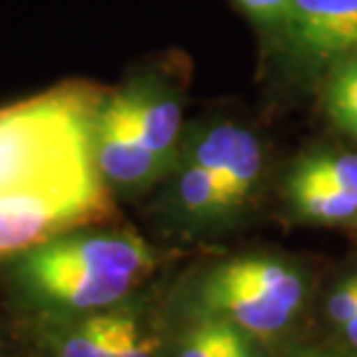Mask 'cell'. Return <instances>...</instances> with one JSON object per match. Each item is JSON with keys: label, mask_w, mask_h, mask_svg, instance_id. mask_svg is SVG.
Returning <instances> with one entry per match:
<instances>
[{"label": "cell", "mask_w": 357, "mask_h": 357, "mask_svg": "<svg viewBox=\"0 0 357 357\" xmlns=\"http://www.w3.org/2000/svg\"><path fill=\"white\" fill-rule=\"evenodd\" d=\"M102 100L73 82L0 109V262L112 216L93 153Z\"/></svg>", "instance_id": "1"}, {"label": "cell", "mask_w": 357, "mask_h": 357, "mask_svg": "<svg viewBox=\"0 0 357 357\" xmlns=\"http://www.w3.org/2000/svg\"><path fill=\"white\" fill-rule=\"evenodd\" d=\"M158 265L132 230L61 234L10 260V281L40 318H77L123 304Z\"/></svg>", "instance_id": "2"}, {"label": "cell", "mask_w": 357, "mask_h": 357, "mask_svg": "<svg viewBox=\"0 0 357 357\" xmlns=\"http://www.w3.org/2000/svg\"><path fill=\"white\" fill-rule=\"evenodd\" d=\"M306 283L299 271L267 255H241L218 262L199 278V316L223 318L251 337L281 332L302 309Z\"/></svg>", "instance_id": "3"}, {"label": "cell", "mask_w": 357, "mask_h": 357, "mask_svg": "<svg viewBox=\"0 0 357 357\" xmlns=\"http://www.w3.org/2000/svg\"><path fill=\"white\" fill-rule=\"evenodd\" d=\"M178 160L206 169L239 209L258 185L262 144L244 126L232 121H213L192 128L188 137L183 135Z\"/></svg>", "instance_id": "4"}, {"label": "cell", "mask_w": 357, "mask_h": 357, "mask_svg": "<svg viewBox=\"0 0 357 357\" xmlns=\"http://www.w3.org/2000/svg\"><path fill=\"white\" fill-rule=\"evenodd\" d=\"M93 153L107 188L123 195L146 190L172 169L142 142L114 96H105L98 109Z\"/></svg>", "instance_id": "5"}, {"label": "cell", "mask_w": 357, "mask_h": 357, "mask_svg": "<svg viewBox=\"0 0 357 357\" xmlns=\"http://www.w3.org/2000/svg\"><path fill=\"white\" fill-rule=\"evenodd\" d=\"M283 40L297 66L327 70L357 52V0H292Z\"/></svg>", "instance_id": "6"}, {"label": "cell", "mask_w": 357, "mask_h": 357, "mask_svg": "<svg viewBox=\"0 0 357 357\" xmlns=\"http://www.w3.org/2000/svg\"><path fill=\"white\" fill-rule=\"evenodd\" d=\"M112 96L142 142L174 169L183 142L181 100L176 93L155 77H137Z\"/></svg>", "instance_id": "7"}, {"label": "cell", "mask_w": 357, "mask_h": 357, "mask_svg": "<svg viewBox=\"0 0 357 357\" xmlns=\"http://www.w3.org/2000/svg\"><path fill=\"white\" fill-rule=\"evenodd\" d=\"M112 309L77 318H45L42 337H47L52 357H114Z\"/></svg>", "instance_id": "8"}, {"label": "cell", "mask_w": 357, "mask_h": 357, "mask_svg": "<svg viewBox=\"0 0 357 357\" xmlns=\"http://www.w3.org/2000/svg\"><path fill=\"white\" fill-rule=\"evenodd\" d=\"M174 169V204L183 218L195 223H211L237 211L225 188L206 169L183 160H178Z\"/></svg>", "instance_id": "9"}, {"label": "cell", "mask_w": 357, "mask_h": 357, "mask_svg": "<svg viewBox=\"0 0 357 357\" xmlns=\"http://www.w3.org/2000/svg\"><path fill=\"white\" fill-rule=\"evenodd\" d=\"M285 188H313L357 199V153H306L290 167Z\"/></svg>", "instance_id": "10"}, {"label": "cell", "mask_w": 357, "mask_h": 357, "mask_svg": "<svg viewBox=\"0 0 357 357\" xmlns=\"http://www.w3.org/2000/svg\"><path fill=\"white\" fill-rule=\"evenodd\" d=\"M325 112L339 132L357 142V52L325 70Z\"/></svg>", "instance_id": "11"}, {"label": "cell", "mask_w": 357, "mask_h": 357, "mask_svg": "<svg viewBox=\"0 0 357 357\" xmlns=\"http://www.w3.org/2000/svg\"><path fill=\"white\" fill-rule=\"evenodd\" d=\"M112 353L114 357H158V339L142 323L139 313L119 304L112 309Z\"/></svg>", "instance_id": "12"}, {"label": "cell", "mask_w": 357, "mask_h": 357, "mask_svg": "<svg viewBox=\"0 0 357 357\" xmlns=\"http://www.w3.org/2000/svg\"><path fill=\"white\" fill-rule=\"evenodd\" d=\"M220 327H223L220 318L197 316L195 323L178 339L176 357H218Z\"/></svg>", "instance_id": "13"}, {"label": "cell", "mask_w": 357, "mask_h": 357, "mask_svg": "<svg viewBox=\"0 0 357 357\" xmlns=\"http://www.w3.org/2000/svg\"><path fill=\"white\" fill-rule=\"evenodd\" d=\"M239 10L253 21L260 31L265 33H278L283 38L288 28L292 0H234Z\"/></svg>", "instance_id": "14"}, {"label": "cell", "mask_w": 357, "mask_h": 357, "mask_svg": "<svg viewBox=\"0 0 357 357\" xmlns=\"http://www.w3.org/2000/svg\"><path fill=\"white\" fill-rule=\"evenodd\" d=\"M327 316L337 325H346L348 320L357 316V276L346 278L334 288L327 299Z\"/></svg>", "instance_id": "15"}, {"label": "cell", "mask_w": 357, "mask_h": 357, "mask_svg": "<svg viewBox=\"0 0 357 357\" xmlns=\"http://www.w3.org/2000/svg\"><path fill=\"white\" fill-rule=\"evenodd\" d=\"M220 323L223 327H220L218 357H262L258 346H255V337L223 318H220Z\"/></svg>", "instance_id": "16"}, {"label": "cell", "mask_w": 357, "mask_h": 357, "mask_svg": "<svg viewBox=\"0 0 357 357\" xmlns=\"http://www.w3.org/2000/svg\"><path fill=\"white\" fill-rule=\"evenodd\" d=\"M344 327V334H346V339H348V344H353L357 348V316L348 320L346 325H341Z\"/></svg>", "instance_id": "17"}, {"label": "cell", "mask_w": 357, "mask_h": 357, "mask_svg": "<svg viewBox=\"0 0 357 357\" xmlns=\"http://www.w3.org/2000/svg\"><path fill=\"white\" fill-rule=\"evenodd\" d=\"M309 357H330V355H309Z\"/></svg>", "instance_id": "18"}]
</instances>
